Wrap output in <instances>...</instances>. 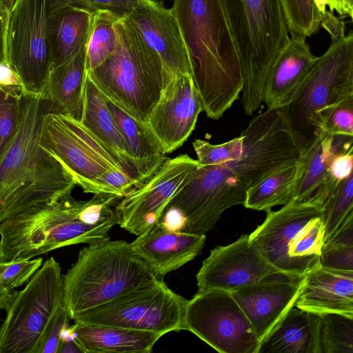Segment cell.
<instances>
[{"label": "cell", "mask_w": 353, "mask_h": 353, "mask_svg": "<svg viewBox=\"0 0 353 353\" xmlns=\"http://www.w3.org/2000/svg\"><path fill=\"white\" fill-rule=\"evenodd\" d=\"M15 0H0V4L5 6L8 10L12 7Z\"/></svg>", "instance_id": "47"}, {"label": "cell", "mask_w": 353, "mask_h": 353, "mask_svg": "<svg viewBox=\"0 0 353 353\" xmlns=\"http://www.w3.org/2000/svg\"><path fill=\"white\" fill-rule=\"evenodd\" d=\"M47 0H15L7 24L8 64L24 94H43L51 70Z\"/></svg>", "instance_id": "13"}, {"label": "cell", "mask_w": 353, "mask_h": 353, "mask_svg": "<svg viewBox=\"0 0 353 353\" xmlns=\"http://www.w3.org/2000/svg\"><path fill=\"white\" fill-rule=\"evenodd\" d=\"M57 353H83V352L73 338H69L61 340Z\"/></svg>", "instance_id": "45"}, {"label": "cell", "mask_w": 353, "mask_h": 353, "mask_svg": "<svg viewBox=\"0 0 353 353\" xmlns=\"http://www.w3.org/2000/svg\"><path fill=\"white\" fill-rule=\"evenodd\" d=\"M244 137L232 139L221 144L213 145L203 139H195L192 145L201 165H216L239 159L243 150Z\"/></svg>", "instance_id": "36"}, {"label": "cell", "mask_w": 353, "mask_h": 353, "mask_svg": "<svg viewBox=\"0 0 353 353\" xmlns=\"http://www.w3.org/2000/svg\"><path fill=\"white\" fill-rule=\"evenodd\" d=\"M119 196L99 193L87 201L71 195L37 204L0 223V261L30 259L65 246L109 238L118 223Z\"/></svg>", "instance_id": "3"}, {"label": "cell", "mask_w": 353, "mask_h": 353, "mask_svg": "<svg viewBox=\"0 0 353 353\" xmlns=\"http://www.w3.org/2000/svg\"><path fill=\"white\" fill-rule=\"evenodd\" d=\"M105 98L128 148L137 180L146 178L168 157H165L158 141L145 123L138 121L110 99Z\"/></svg>", "instance_id": "29"}, {"label": "cell", "mask_w": 353, "mask_h": 353, "mask_svg": "<svg viewBox=\"0 0 353 353\" xmlns=\"http://www.w3.org/2000/svg\"><path fill=\"white\" fill-rule=\"evenodd\" d=\"M68 5L90 14L109 12L123 19L128 16L137 5L138 0H59Z\"/></svg>", "instance_id": "38"}, {"label": "cell", "mask_w": 353, "mask_h": 353, "mask_svg": "<svg viewBox=\"0 0 353 353\" xmlns=\"http://www.w3.org/2000/svg\"><path fill=\"white\" fill-rule=\"evenodd\" d=\"M353 150L335 155L329 165V174L335 181H340L352 173Z\"/></svg>", "instance_id": "42"}, {"label": "cell", "mask_w": 353, "mask_h": 353, "mask_svg": "<svg viewBox=\"0 0 353 353\" xmlns=\"http://www.w3.org/2000/svg\"><path fill=\"white\" fill-rule=\"evenodd\" d=\"M290 37L305 39L316 34L321 19L313 0H281Z\"/></svg>", "instance_id": "35"}, {"label": "cell", "mask_w": 353, "mask_h": 353, "mask_svg": "<svg viewBox=\"0 0 353 353\" xmlns=\"http://www.w3.org/2000/svg\"><path fill=\"white\" fill-rule=\"evenodd\" d=\"M81 123L111 150L125 171L138 181L128 148L107 105L105 98L88 72Z\"/></svg>", "instance_id": "28"}, {"label": "cell", "mask_w": 353, "mask_h": 353, "mask_svg": "<svg viewBox=\"0 0 353 353\" xmlns=\"http://www.w3.org/2000/svg\"><path fill=\"white\" fill-rule=\"evenodd\" d=\"M17 291L9 292L0 288V310H7L17 294Z\"/></svg>", "instance_id": "46"}, {"label": "cell", "mask_w": 353, "mask_h": 353, "mask_svg": "<svg viewBox=\"0 0 353 353\" xmlns=\"http://www.w3.org/2000/svg\"><path fill=\"white\" fill-rule=\"evenodd\" d=\"M9 11L0 4V65L8 63L6 37Z\"/></svg>", "instance_id": "43"}, {"label": "cell", "mask_w": 353, "mask_h": 353, "mask_svg": "<svg viewBox=\"0 0 353 353\" xmlns=\"http://www.w3.org/2000/svg\"><path fill=\"white\" fill-rule=\"evenodd\" d=\"M332 135L319 131L312 141L300 154V176L292 200L313 201L323 207L328 196L339 181L329 174V165L334 154L332 150Z\"/></svg>", "instance_id": "23"}, {"label": "cell", "mask_w": 353, "mask_h": 353, "mask_svg": "<svg viewBox=\"0 0 353 353\" xmlns=\"http://www.w3.org/2000/svg\"><path fill=\"white\" fill-rule=\"evenodd\" d=\"M305 278V274L278 273L230 292L250 321L259 343L295 305Z\"/></svg>", "instance_id": "18"}, {"label": "cell", "mask_w": 353, "mask_h": 353, "mask_svg": "<svg viewBox=\"0 0 353 353\" xmlns=\"http://www.w3.org/2000/svg\"><path fill=\"white\" fill-rule=\"evenodd\" d=\"M43 264V259L0 261V288L11 292L28 282Z\"/></svg>", "instance_id": "37"}, {"label": "cell", "mask_w": 353, "mask_h": 353, "mask_svg": "<svg viewBox=\"0 0 353 353\" xmlns=\"http://www.w3.org/2000/svg\"><path fill=\"white\" fill-rule=\"evenodd\" d=\"M353 97V33L331 40L317 57L285 107L291 128L303 149L315 138L330 115Z\"/></svg>", "instance_id": "8"}, {"label": "cell", "mask_w": 353, "mask_h": 353, "mask_svg": "<svg viewBox=\"0 0 353 353\" xmlns=\"http://www.w3.org/2000/svg\"><path fill=\"white\" fill-rule=\"evenodd\" d=\"M243 150L235 160L199 165L163 209L159 223L183 232L205 234L228 208L244 204L247 192L303 150L285 107L256 115L242 132Z\"/></svg>", "instance_id": "1"}, {"label": "cell", "mask_w": 353, "mask_h": 353, "mask_svg": "<svg viewBox=\"0 0 353 353\" xmlns=\"http://www.w3.org/2000/svg\"><path fill=\"white\" fill-rule=\"evenodd\" d=\"M320 131L332 135L353 136V97L334 108Z\"/></svg>", "instance_id": "40"}, {"label": "cell", "mask_w": 353, "mask_h": 353, "mask_svg": "<svg viewBox=\"0 0 353 353\" xmlns=\"http://www.w3.org/2000/svg\"><path fill=\"white\" fill-rule=\"evenodd\" d=\"M201 111V101L191 75L174 74L163 89L145 124L165 154L187 141Z\"/></svg>", "instance_id": "17"}, {"label": "cell", "mask_w": 353, "mask_h": 353, "mask_svg": "<svg viewBox=\"0 0 353 353\" xmlns=\"http://www.w3.org/2000/svg\"><path fill=\"white\" fill-rule=\"evenodd\" d=\"M205 234L176 232L157 223L130 245L159 280L200 254Z\"/></svg>", "instance_id": "20"}, {"label": "cell", "mask_w": 353, "mask_h": 353, "mask_svg": "<svg viewBox=\"0 0 353 353\" xmlns=\"http://www.w3.org/2000/svg\"><path fill=\"white\" fill-rule=\"evenodd\" d=\"M241 61V103L252 115L263 102L264 85L290 39L281 0H221Z\"/></svg>", "instance_id": "7"}, {"label": "cell", "mask_w": 353, "mask_h": 353, "mask_svg": "<svg viewBox=\"0 0 353 353\" xmlns=\"http://www.w3.org/2000/svg\"><path fill=\"white\" fill-rule=\"evenodd\" d=\"M69 330L83 353H150L161 337L150 332L78 322Z\"/></svg>", "instance_id": "26"}, {"label": "cell", "mask_w": 353, "mask_h": 353, "mask_svg": "<svg viewBox=\"0 0 353 353\" xmlns=\"http://www.w3.org/2000/svg\"><path fill=\"white\" fill-rule=\"evenodd\" d=\"M0 85L20 88L23 90L21 83L8 63L0 65Z\"/></svg>", "instance_id": "44"}, {"label": "cell", "mask_w": 353, "mask_h": 353, "mask_svg": "<svg viewBox=\"0 0 353 353\" xmlns=\"http://www.w3.org/2000/svg\"><path fill=\"white\" fill-rule=\"evenodd\" d=\"M319 266L334 270L353 272V245L324 244Z\"/></svg>", "instance_id": "39"}, {"label": "cell", "mask_w": 353, "mask_h": 353, "mask_svg": "<svg viewBox=\"0 0 353 353\" xmlns=\"http://www.w3.org/2000/svg\"><path fill=\"white\" fill-rule=\"evenodd\" d=\"M39 145L68 169L85 193L110 194L104 182L105 173L116 169L125 171L108 148L68 116L46 114Z\"/></svg>", "instance_id": "12"}, {"label": "cell", "mask_w": 353, "mask_h": 353, "mask_svg": "<svg viewBox=\"0 0 353 353\" xmlns=\"http://www.w3.org/2000/svg\"><path fill=\"white\" fill-rule=\"evenodd\" d=\"M353 212V173L340 181L323 205L325 243L328 242Z\"/></svg>", "instance_id": "34"}, {"label": "cell", "mask_w": 353, "mask_h": 353, "mask_svg": "<svg viewBox=\"0 0 353 353\" xmlns=\"http://www.w3.org/2000/svg\"><path fill=\"white\" fill-rule=\"evenodd\" d=\"M203 111L219 119L239 99L243 78L221 0H173Z\"/></svg>", "instance_id": "2"}, {"label": "cell", "mask_w": 353, "mask_h": 353, "mask_svg": "<svg viewBox=\"0 0 353 353\" xmlns=\"http://www.w3.org/2000/svg\"><path fill=\"white\" fill-rule=\"evenodd\" d=\"M120 19L109 12L93 14L92 23L87 45V72L97 67L111 56L117 46L114 24Z\"/></svg>", "instance_id": "31"}, {"label": "cell", "mask_w": 353, "mask_h": 353, "mask_svg": "<svg viewBox=\"0 0 353 353\" xmlns=\"http://www.w3.org/2000/svg\"><path fill=\"white\" fill-rule=\"evenodd\" d=\"M278 273L283 272L262 255L248 234H243L229 245L212 250L196 278L198 291L230 292Z\"/></svg>", "instance_id": "16"}, {"label": "cell", "mask_w": 353, "mask_h": 353, "mask_svg": "<svg viewBox=\"0 0 353 353\" xmlns=\"http://www.w3.org/2000/svg\"><path fill=\"white\" fill-rule=\"evenodd\" d=\"M63 277V305L70 319L157 277L130 243L109 238L89 244Z\"/></svg>", "instance_id": "6"}, {"label": "cell", "mask_w": 353, "mask_h": 353, "mask_svg": "<svg viewBox=\"0 0 353 353\" xmlns=\"http://www.w3.org/2000/svg\"><path fill=\"white\" fill-rule=\"evenodd\" d=\"M301 170L299 158L277 170L247 192L243 205L266 212L286 204L292 200Z\"/></svg>", "instance_id": "30"}, {"label": "cell", "mask_w": 353, "mask_h": 353, "mask_svg": "<svg viewBox=\"0 0 353 353\" xmlns=\"http://www.w3.org/2000/svg\"><path fill=\"white\" fill-rule=\"evenodd\" d=\"M124 18L159 54L171 72L190 74L185 46L171 8H166L162 1L157 0H138Z\"/></svg>", "instance_id": "19"}, {"label": "cell", "mask_w": 353, "mask_h": 353, "mask_svg": "<svg viewBox=\"0 0 353 353\" xmlns=\"http://www.w3.org/2000/svg\"><path fill=\"white\" fill-rule=\"evenodd\" d=\"M63 277L53 256L17 292L0 324V353H37L44 332L63 305Z\"/></svg>", "instance_id": "10"}, {"label": "cell", "mask_w": 353, "mask_h": 353, "mask_svg": "<svg viewBox=\"0 0 353 353\" xmlns=\"http://www.w3.org/2000/svg\"><path fill=\"white\" fill-rule=\"evenodd\" d=\"M316 58L305 39L290 37L276 57L265 80L263 102L268 109L286 106Z\"/></svg>", "instance_id": "22"}, {"label": "cell", "mask_w": 353, "mask_h": 353, "mask_svg": "<svg viewBox=\"0 0 353 353\" xmlns=\"http://www.w3.org/2000/svg\"><path fill=\"white\" fill-rule=\"evenodd\" d=\"M294 306L319 315L336 313L353 318V272L312 269L305 274Z\"/></svg>", "instance_id": "21"}, {"label": "cell", "mask_w": 353, "mask_h": 353, "mask_svg": "<svg viewBox=\"0 0 353 353\" xmlns=\"http://www.w3.org/2000/svg\"><path fill=\"white\" fill-rule=\"evenodd\" d=\"M185 330L221 353H257L259 345L245 314L228 291H198L188 301Z\"/></svg>", "instance_id": "14"}, {"label": "cell", "mask_w": 353, "mask_h": 353, "mask_svg": "<svg viewBox=\"0 0 353 353\" xmlns=\"http://www.w3.org/2000/svg\"><path fill=\"white\" fill-rule=\"evenodd\" d=\"M114 27L115 52L88 74L106 98L145 123L174 74L125 18Z\"/></svg>", "instance_id": "5"}, {"label": "cell", "mask_w": 353, "mask_h": 353, "mask_svg": "<svg viewBox=\"0 0 353 353\" xmlns=\"http://www.w3.org/2000/svg\"><path fill=\"white\" fill-rule=\"evenodd\" d=\"M188 301L163 280L129 291L76 315L74 322L150 332L163 336L185 330Z\"/></svg>", "instance_id": "11"}, {"label": "cell", "mask_w": 353, "mask_h": 353, "mask_svg": "<svg viewBox=\"0 0 353 353\" xmlns=\"http://www.w3.org/2000/svg\"><path fill=\"white\" fill-rule=\"evenodd\" d=\"M87 45L71 59L51 69L44 90L52 113L68 116L80 122L87 76Z\"/></svg>", "instance_id": "24"}, {"label": "cell", "mask_w": 353, "mask_h": 353, "mask_svg": "<svg viewBox=\"0 0 353 353\" xmlns=\"http://www.w3.org/2000/svg\"><path fill=\"white\" fill-rule=\"evenodd\" d=\"M23 90L0 85V164L14 141L23 118Z\"/></svg>", "instance_id": "32"}, {"label": "cell", "mask_w": 353, "mask_h": 353, "mask_svg": "<svg viewBox=\"0 0 353 353\" xmlns=\"http://www.w3.org/2000/svg\"><path fill=\"white\" fill-rule=\"evenodd\" d=\"M321 316L294 306L259 343L257 353H321Z\"/></svg>", "instance_id": "25"}, {"label": "cell", "mask_w": 353, "mask_h": 353, "mask_svg": "<svg viewBox=\"0 0 353 353\" xmlns=\"http://www.w3.org/2000/svg\"><path fill=\"white\" fill-rule=\"evenodd\" d=\"M321 316V353H353V318L336 313Z\"/></svg>", "instance_id": "33"}, {"label": "cell", "mask_w": 353, "mask_h": 353, "mask_svg": "<svg viewBox=\"0 0 353 353\" xmlns=\"http://www.w3.org/2000/svg\"><path fill=\"white\" fill-rule=\"evenodd\" d=\"M199 165L197 160L187 154L168 158L117 203V224L136 236L152 228L159 223L168 201Z\"/></svg>", "instance_id": "15"}, {"label": "cell", "mask_w": 353, "mask_h": 353, "mask_svg": "<svg viewBox=\"0 0 353 353\" xmlns=\"http://www.w3.org/2000/svg\"><path fill=\"white\" fill-rule=\"evenodd\" d=\"M20 130L0 164V223L30 207L71 195L76 181L68 169L39 145L45 116L51 112L45 94H23Z\"/></svg>", "instance_id": "4"}, {"label": "cell", "mask_w": 353, "mask_h": 353, "mask_svg": "<svg viewBox=\"0 0 353 353\" xmlns=\"http://www.w3.org/2000/svg\"><path fill=\"white\" fill-rule=\"evenodd\" d=\"M266 212L264 221L248 234L262 255L291 275L303 276L319 266L325 234L323 207L291 200Z\"/></svg>", "instance_id": "9"}, {"label": "cell", "mask_w": 353, "mask_h": 353, "mask_svg": "<svg viewBox=\"0 0 353 353\" xmlns=\"http://www.w3.org/2000/svg\"><path fill=\"white\" fill-rule=\"evenodd\" d=\"M70 316L63 306L59 307L41 338L37 353H57L62 334L68 327Z\"/></svg>", "instance_id": "41"}, {"label": "cell", "mask_w": 353, "mask_h": 353, "mask_svg": "<svg viewBox=\"0 0 353 353\" xmlns=\"http://www.w3.org/2000/svg\"><path fill=\"white\" fill-rule=\"evenodd\" d=\"M92 18L93 14L68 5L49 12L48 34L52 68L71 59L88 43Z\"/></svg>", "instance_id": "27"}]
</instances>
